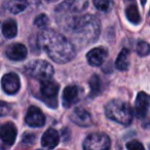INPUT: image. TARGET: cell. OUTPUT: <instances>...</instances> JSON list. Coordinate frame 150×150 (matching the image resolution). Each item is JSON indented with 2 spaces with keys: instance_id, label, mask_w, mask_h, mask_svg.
<instances>
[{
  "instance_id": "9a60e30c",
  "label": "cell",
  "mask_w": 150,
  "mask_h": 150,
  "mask_svg": "<svg viewBox=\"0 0 150 150\" xmlns=\"http://www.w3.org/2000/svg\"><path fill=\"white\" fill-rule=\"evenodd\" d=\"M6 57L11 61H22L27 57V48L22 43H13L6 48Z\"/></svg>"
},
{
  "instance_id": "484cf974",
  "label": "cell",
  "mask_w": 150,
  "mask_h": 150,
  "mask_svg": "<svg viewBox=\"0 0 150 150\" xmlns=\"http://www.w3.org/2000/svg\"><path fill=\"white\" fill-rule=\"evenodd\" d=\"M9 112H11V107H9V105L2 102V101H0V117L5 116V115H7Z\"/></svg>"
},
{
  "instance_id": "3957f363",
  "label": "cell",
  "mask_w": 150,
  "mask_h": 150,
  "mask_svg": "<svg viewBox=\"0 0 150 150\" xmlns=\"http://www.w3.org/2000/svg\"><path fill=\"white\" fill-rule=\"evenodd\" d=\"M107 117L113 121L127 125L133 120L134 113L129 104L120 100H111L105 107Z\"/></svg>"
},
{
  "instance_id": "d4e9b609",
  "label": "cell",
  "mask_w": 150,
  "mask_h": 150,
  "mask_svg": "<svg viewBox=\"0 0 150 150\" xmlns=\"http://www.w3.org/2000/svg\"><path fill=\"white\" fill-rule=\"evenodd\" d=\"M127 150H145V148L142 145V143H140L139 141H136V140L129 142L127 144Z\"/></svg>"
},
{
  "instance_id": "4fadbf2b",
  "label": "cell",
  "mask_w": 150,
  "mask_h": 150,
  "mask_svg": "<svg viewBox=\"0 0 150 150\" xmlns=\"http://www.w3.org/2000/svg\"><path fill=\"white\" fill-rule=\"evenodd\" d=\"M107 54H108L107 50H105L104 47H95L88 52L86 59H88V62L90 65L98 67L101 66L105 62Z\"/></svg>"
},
{
  "instance_id": "7c38bea8",
  "label": "cell",
  "mask_w": 150,
  "mask_h": 150,
  "mask_svg": "<svg viewBox=\"0 0 150 150\" xmlns=\"http://www.w3.org/2000/svg\"><path fill=\"white\" fill-rule=\"evenodd\" d=\"M17 127L13 122H6L0 127V139L7 145H13L17 138Z\"/></svg>"
},
{
  "instance_id": "44dd1931",
  "label": "cell",
  "mask_w": 150,
  "mask_h": 150,
  "mask_svg": "<svg viewBox=\"0 0 150 150\" xmlns=\"http://www.w3.org/2000/svg\"><path fill=\"white\" fill-rule=\"evenodd\" d=\"M90 88H91V94L92 96H97L100 94L102 90V82L98 75H93L90 80Z\"/></svg>"
},
{
  "instance_id": "5bb4252c",
  "label": "cell",
  "mask_w": 150,
  "mask_h": 150,
  "mask_svg": "<svg viewBox=\"0 0 150 150\" xmlns=\"http://www.w3.org/2000/svg\"><path fill=\"white\" fill-rule=\"evenodd\" d=\"M78 97H79V88L76 86H68L64 88L63 91V96H62V102L63 106L65 108H69L73 104L78 101Z\"/></svg>"
},
{
  "instance_id": "9c48e42d",
  "label": "cell",
  "mask_w": 150,
  "mask_h": 150,
  "mask_svg": "<svg viewBox=\"0 0 150 150\" xmlns=\"http://www.w3.org/2000/svg\"><path fill=\"white\" fill-rule=\"evenodd\" d=\"M2 88L6 94L15 95L19 92L21 88V81L20 78L16 73H7L2 77L1 80Z\"/></svg>"
},
{
  "instance_id": "30bf717a",
  "label": "cell",
  "mask_w": 150,
  "mask_h": 150,
  "mask_svg": "<svg viewBox=\"0 0 150 150\" xmlns=\"http://www.w3.org/2000/svg\"><path fill=\"white\" fill-rule=\"evenodd\" d=\"M150 107V96L144 92H140L136 98L135 113L139 118H143L147 114Z\"/></svg>"
},
{
  "instance_id": "ac0fdd59",
  "label": "cell",
  "mask_w": 150,
  "mask_h": 150,
  "mask_svg": "<svg viewBox=\"0 0 150 150\" xmlns=\"http://www.w3.org/2000/svg\"><path fill=\"white\" fill-rule=\"evenodd\" d=\"M5 7L13 13H19L27 7V0H5Z\"/></svg>"
},
{
  "instance_id": "4316f807",
  "label": "cell",
  "mask_w": 150,
  "mask_h": 150,
  "mask_svg": "<svg viewBox=\"0 0 150 150\" xmlns=\"http://www.w3.org/2000/svg\"><path fill=\"white\" fill-rule=\"evenodd\" d=\"M35 141V136L34 134H26L25 138H24L23 142L24 143H29V144H33Z\"/></svg>"
},
{
  "instance_id": "603a6c76",
  "label": "cell",
  "mask_w": 150,
  "mask_h": 150,
  "mask_svg": "<svg viewBox=\"0 0 150 150\" xmlns=\"http://www.w3.org/2000/svg\"><path fill=\"white\" fill-rule=\"evenodd\" d=\"M136 50H137L138 54L141 57L148 56L150 54V45L145 41H139L136 46Z\"/></svg>"
},
{
  "instance_id": "ba28073f",
  "label": "cell",
  "mask_w": 150,
  "mask_h": 150,
  "mask_svg": "<svg viewBox=\"0 0 150 150\" xmlns=\"http://www.w3.org/2000/svg\"><path fill=\"white\" fill-rule=\"evenodd\" d=\"M25 121L31 127H41L45 123V116L38 107L31 106L28 109Z\"/></svg>"
},
{
  "instance_id": "8fae6325",
  "label": "cell",
  "mask_w": 150,
  "mask_h": 150,
  "mask_svg": "<svg viewBox=\"0 0 150 150\" xmlns=\"http://www.w3.org/2000/svg\"><path fill=\"white\" fill-rule=\"evenodd\" d=\"M70 119L75 125H80V127H88L93 125V120L90 113L82 108L74 109L70 115Z\"/></svg>"
},
{
  "instance_id": "f1b7e54d",
  "label": "cell",
  "mask_w": 150,
  "mask_h": 150,
  "mask_svg": "<svg viewBox=\"0 0 150 150\" xmlns=\"http://www.w3.org/2000/svg\"><path fill=\"white\" fill-rule=\"evenodd\" d=\"M149 13H150V11H149Z\"/></svg>"
},
{
  "instance_id": "8992f818",
  "label": "cell",
  "mask_w": 150,
  "mask_h": 150,
  "mask_svg": "<svg viewBox=\"0 0 150 150\" xmlns=\"http://www.w3.org/2000/svg\"><path fill=\"white\" fill-rule=\"evenodd\" d=\"M40 93H41L43 100L47 103L48 106L57 107V97L59 93V84L52 79L43 80L40 86Z\"/></svg>"
},
{
  "instance_id": "6da1fadb",
  "label": "cell",
  "mask_w": 150,
  "mask_h": 150,
  "mask_svg": "<svg viewBox=\"0 0 150 150\" xmlns=\"http://www.w3.org/2000/svg\"><path fill=\"white\" fill-rule=\"evenodd\" d=\"M39 44L47 56L57 63L64 64L75 57V48L65 36L52 30H45L39 35Z\"/></svg>"
},
{
  "instance_id": "cb8c5ba5",
  "label": "cell",
  "mask_w": 150,
  "mask_h": 150,
  "mask_svg": "<svg viewBox=\"0 0 150 150\" xmlns=\"http://www.w3.org/2000/svg\"><path fill=\"white\" fill-rule=\"evenodd\" d=\"M48 18L45 15H39L34 21V24L37 26L38 28H45L48 25Z\"/></svg>"
},
{
  "instance_id": "d6986e66",
  "label": "cell",
  "mask_w": 150,
  "mask_h": 150,
  "mask_svg": "<svg viewBox=\"0 0 150 150\" xmlns=\"http://www.w3.org/2000/svg\"><path fill=\"white\" fill-rule=\"evenodd\" d=\"M18 33V26L16 21L13 20H7L2 25V34L6 38L16 37Z\"/></svg>"
},
{
  "instance_id": "52a82bcc",
  "label": "cell",
  "mask_w": 150,
  "mask_h": 150,
  "mask_svg": "<svg viewBox=\"0 0 150 150\" xmlns=\"http://www.w3.org/2000/svg\"><path fill=\"white\" fill-rule=\"evenodd\" d=\"M88 0H65L57 7V13H79L86 11Z\"/></svg>"
},
{
  "instance_id": "277c9868",
  "label": "cell",
  "mask_w": 150,
  "mask_h": 150,
  "mask_svg": "<svg viewBox=\"0 0 150 150\" xmlns=\"http://www.w3.org/2000/svg\"><path fill=\"white\" fill-rule=\"evenodd\" d=\"M25 71L29 76L40 81L50 79L54 75V68L48 62L42 60H35L30 62L25 67Z\"/></svg>"
},
{
  "instance_id": "2e32d148",
  "label": "cell",
  "mask_w": 150,
  "mask_h": 150,
  "mask_svg": "<svg viewBox=\"0 0 150 150\" xmlns=\"http://www.w3.org/2000/svg\"><path fill=\"white\" fill-rule=\"evenodd\" d=\"M60 142L59 133L54 129H48L41 138V145L45 149H54Z\"/></svg>"
},
{
  "instance_id": "7402d4cb",
  "label": "cell",
  "mask_w": 150,
  "mask_h": 150,
  "mask_svg": "<svg viewBox=\"0 0 150 150\" xmlns=\"http://www.w3.org/2000/svg\"><path fill=\"white\" fill-rule=\"evenodd\" d=\"M94 5L101 11H108L112 6V0H94Z\"/></svg>"
},
{
  "instance_id": "7a4b0ae2",
  "label": "cell",
  "mask_w": 150,
  "mask_h": 150,
  "mask_svg": "<svg viewBox=\"0 0 150 150\" xmlns=\"http://www.w3.org/2000/svg\"><path fill=\"white\" fill-rule=\"evenodd\" d=\"M68 26L75 37L86 43L95 41L100 33V22L96 17L91 15L73 19Z\"/></svg>"
},
{
  "instance_id": "5b68a950",
  "label": "cell",
  "mask_w": 150,
  "mask_h": 150,
  "mask_svg": "<svg viewBox=\"0 0 150 150\" xmlns=\"http://www.w3.org/2000/svg\"><path fill=\"white\" fill-rule=\"evenodd\" d=\"M110 139L105 134H91L83 142L84 150H109Z\"/></svg>"
},
{
  "instance_id": "83f0119b",
  "label": "cell",
  "mask_w": 150,
  "mask_h": 150,
  "mask_svg": "<svg viewBox=\"0 0 150 150\" xmlns=\"http://www.w3.org/2000/svg\"><path fill=\"white\" fill-rule=\"evenodd\" d=\"M141 3H142V4H145V3H146V0H141Z\"/></svg>"
},
{
  "instance_id": "ffe728a7",
  "label": "cell",
  "mask_w": 150,
  "mask_h": 150,
  "mask_svg": "<svg viewBox=\"0 0 150 150\" xmlns=\"http://www.w3.org/2000/svg\"><path fill=\"white\" fill-rule=\"evenodd\" d=\"M125 15H127V18L131 23L133 24H139L141 22V17H140L139 11H138L137 6L136 5H131L127 8L125 11Z\"/></svg>"
},
{
  "instance_id": "e0dca14e",
  "label": "cell",
  "mask_w": 150,
  "mask_h": 150,
  "mask_svg": "<svg viewBox=\"0 0 150 150\" xmlns=\"http://www.w3.org/2000/svg\"><path fill=\"white\" fill-rule=\"evenodd\" d=\"M129 52L127 48H122L119 52L116 61H115V67L120 71H125L129 68Z\"/></svg>"
}]
</instances>
